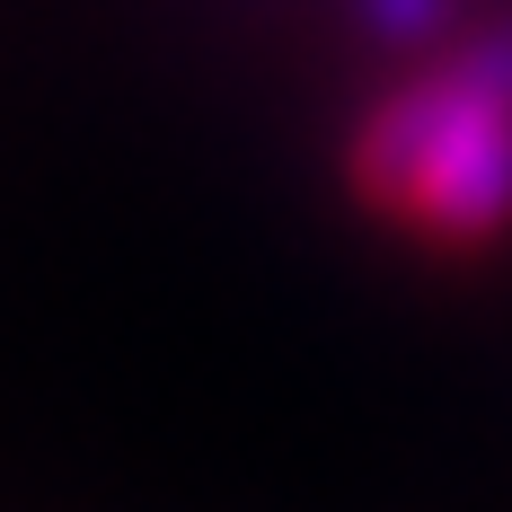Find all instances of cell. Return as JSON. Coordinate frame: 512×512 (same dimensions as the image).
Wrapping results in <instances>:
<instances>
[{"label":"cell","instance_id":"1","mask_svg":"<svg viewBox=\"0 0 512 512\" xmlns=\"http://www.w3.org/2000/svg\"><path fill=\"white\" fill-rule=\"evenodd\" d=\"M354 186L415 239L486 248L512 230V27L415 71L362 115Z\"/></svg>","mask_w":512,"mask_h":512},{"label":"cell","instance_id":"2","mask_svg":"<svg viewBox=\"0 0 512 512\" xmlns=\"http://www.w3.org/2000/svg\"><path fill=\"white\" fill-rule=\"evenodd\" d=\"M451 18H460V0H354V27L371 36V45H398V53L442 45Z\"/></svg>","mask_w":512,"mask_h":512}]
</instances>
